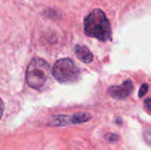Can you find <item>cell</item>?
Listing matches in <instances>:
<instances>
[{
	"instance_id": "cell-1",
	"label": "cell",
	"mask_w": 151,
	"mask_h": 150,
	"mask_svg": "<svg viewBox=\"0 0 151 150\" xmlns=\"http://www.w3.org/2000/svg\"><path fill=\"white\" fill-rule=\"evenodd\" d=\"M26 79L27 84L32 88L38 91L47 89L52 79V72L50 65L42 58H33L27 69Z\"/></svg>"
},
{
	"instance_id": "cell-2",
	"label": "cell",
	"mask_w": 151,
	"mask_h": 150,
	"mask_svg": "<svg viewBox=\"0 0 151 150\" xmlns=\"http://www.w3.org/2000/svg\"><path fill=\"white\" fill-rule=\"evenodd\" d=\"M86 35L106 42L111 37V27L104 11L101 9L93 10L84 19Z\"/></svg>"
},
{
	"instance_id": "cell-3",
	"label": "cell",
	"mask_w": 151,
	"mask_h": 150,
	"mask_svg": "<svg viewBox=\"0 0 151 150\" xmlns=\"http://www.w3.org/2000/svg\"><path fill=\"white\" fill-rule=\"evenodd\" d=\"M52 76L60 83H74L80 79L81 71L70 58L58 60L51 70Z\"/></svg>"
},
{
	"instance_id": "cell-4",
	"label": "cell",
	"mask_w": 151,
	"mask_h": 150,
	"mask_svg": "<svg viewBox=\"0 0 151 150\" xmlns=\"http://www.w3.org/2000/svg\"><path fill=\"white\" fill-rule=\"evenodd\" d=\"M91 119V115L84 112H77L71 116L68 115H55L50 121V126H65L69 125H77L88 122Z\"/></svg>"
},
{
	"instance_id": "cell-5",
	"label": "cell",
	"mask_w": 151,
	"mask_h": 150,
	"mask_svg": "<svg viewBox=\"0 0 151 150\" xmlns=\"http://www.w3.org/2000/svg\"><path fill=\"white\" fill-rule=\"evenodd\" d=\"M134 91V83L131 80H127L119 86H111L108 89L109 95L115 99L122 100L128 97Z\"/></svg>"
},
{
	"instance_id": "cell-6",
	"label": "cell",
	"mask_w": 151,
	"mask_h": 150,
	"mask_svg": "<svg viewBox=\"0 0 151 150\" xmlns=\"http://www.w3.org/2000/svg\"><path fill=\"white\" fill-rule=\"evenodd\" d=\"M74 52L77 57L85 64H89L93 60V54L92 52L85 46L77 45L74 48Z\"/></svg>"
},
{
	"instance_id": "cell-7",
	"label": "cell",
	"mask_w": 151,
	"mask_h": 150,
	"mask_svg": "<svg viewBox=\"0 0 151 150\" xmlns=\"http://www.w3.org/2000/svg\"><path fill=\"white\" fill-rule=\"evenodd\" d=\"M105 140L108 142L115 143V142H118V141L119 140V137L117 134H115V133H107L105 135Z\"/></svg>"
},
{
	"instance_id": "cell-8",
	"label": "cell",
	"mask_w": 151,
	"mask_h": 150,
	"mask_svg": "<svg viewBox=\"0 0 151 150\" xmlns=\"http://www.w3.org/2000/svg\"><path fill=\"white\" fill-rule=\"evenodd\" d=\"M148 90H149V86L148 84H142L140 90H139V97H142L144 96L147 93H148Z\"/></svg>"
},
{
	"instance_id": "cell-9",
	"label": "cell",
	"mask_w": 151,
	"mask_h": 150,
	"mask_svg": "<svg viewBox=\"0 0 151 150\" xmlns=\"http://www.w3.org/2000/svg\"><path fill=\"white\" fill-rule=\"evenodd\" d=\"M144 105L146 106V109L148 111L149 113H150V98H147L145 101H144Z\"/></svg>"
},
{
	"instance_id": "cell-10",
	"label": "cell",
	"mask_w": 151,
	"mask_h": 150,
	"mask_svg": "<svg viewBox=\"0 0 151 150\" xmlns=\"http://www.w3.org/2000/svg\"><path fill=\"white\" fill-rule=\"evenodd\" d=\"M3 113H4V103H3L2 99L0 98V119L3 116Z\"/></svg>"
},
{
	"instance_id": "cell-11",
	"label": "cell",
	"mask_w": 151,
	"mask_h": 150,
	"mask_svg": "<svg viewBox=\"0 0 151 150\" xmlns=\"http://www.w3.org/2000/svg\"><path fill=\"white\" fill-rule=\"evenodd\" d=\"M115 122H116L117 124L120 125V124H121V119H120V118H118V119H117V121H115Z\"/></svg>"
}]
</instances>
